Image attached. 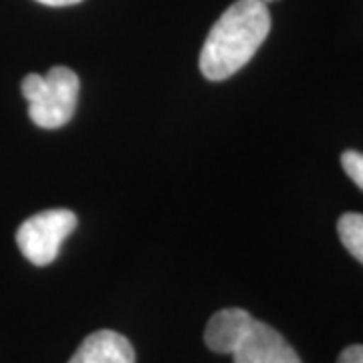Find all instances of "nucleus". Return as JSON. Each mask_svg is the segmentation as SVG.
I'll list each match as a JSON object with an SVG mask.
<instances>
[{"mask_svg":"<svg viewBox=\"0 0 363 363\" xmlns=\"http://www.w3.org/2000/svg\"><path fill=\"white\" fill-rule=\"evenodd\" d=\"M77 228L75 212L65 208L45 210L26 218L16 230V245L25 259L37 267H47L59 257L61 245Z\"/></svg>","mask_w":363,"mask_h":363,"instance_id":"obj_3","label":"nucleus"},{"mask_svg":"<svg viewBox=\"0 0 363 363\" xmlns=\"http://www.w3.org/2000/svg\"><path fill=\"white\" fill-rule=\"evenodd\" d=\"M262 2H264V4H269V2H272V0H262Z\"/></svg>","mask_w":363,"mask_h":363,"instance_id":"obj_11","label":"nucleus"},{"mask_svg":"<svg viewBox=\"0 0 363 363\" xmlns=\"http://www.w3.org/2000/svg\"><path fill=\"white\" fill-rule=\"evenodd\" d=\"M337 363H363V345H350L341 351Z\"/></svg>","mask_w":363,"mask_h":363,"instance_id":"obj_9","label":"nucleus"},{"mask_svg":"<svg viewBox=\"0 0 363 363\" xmlns=\"http://www.w3.org/2000/svg\"><path fill=\"white\" fill-rule=\"evenodd\" d=\"M230 355L234 363H301L291 343L271 325L257 321L255 317Z\"/></svg>","mask_w":363,"mask_h":363,"instance_id":"obj_4","label":"nucleus"},{"mask_svg":"<svg viewBox=\"0 0 363 363\" xmlns=\"http://www.w3.org/2000/svg\"><path fill=\"white\" fill-rule=\"evenodd\" d=\"M341 166L345 169V174L350 176L351 180L355 182L357 188L363 190V154L355 152V150H347L341 156Z\"/></svg>","mask_w":363,"mask_h":363,"instance_id":"obj_8","label":"nucleus"},{"mask_svg":"<svg viewBox=\"0 0 363 363\" xmlns=\"http://www.w3.org/2000/svg\"><path fill=\"white\" fill-rule=\"evenodd\" d=\"M40 4H47V6H71V4H77L81 0H37Z\"/></svg>","mask_w":363,"mask_h":363,"instance_id":"obj_10","label":"nucleus"},{"mask_svg":"<svg viewBox=\"0 0 363 363\" xmlns=\"http://www.w3.org/2000/svg\"><path fill=\"white\" fill-rule=\"evenodd\" d=\"M81 83L69 67H52L47 75L30 73L23 81L28 116L43 130H59L75 116Z\"/></svg>","mask_w":363,"mask_h":363,"instance_id":"obj_2","label":"nucleus"},{"mask_svg":"<svg viewBox=\"0 0 363 363\" xmlns=\"http://www.w3.org/2000/svg\"><path fill=\"white\" fill-rule=\"evenodd\" d=\"M250 321H252V315L245 309H238V307L214 313L208 321L206 331H204V341H206L208 350H212L214 353L230 355L234 345L242 337Z\"/></svg>","mask_w":363,"mask_h":363,"instance_id":"obj_6","label":"nucleus"},{"mask_svg":"<svg viewBox=\"0 0 363 363\" xmlns=\"http://www.w3.org/2000/svg\"><path fill=\"white\" fill-rule=\"evenodd\" d=\"M69 363H135V351L121 333L101 329L83 339Z\"/></svg>","mask_w":363,"mask_h":363,"instance_id":"obj_5","label":"nucleus"},{"mask_svg":"<svg viewBox=\"0 0 363 363\" xmlns=\"http://www.w3.org/2000/svg\"><path fill=\"white\" fill-rule=\"evenodd\" d=\"M337 233L343 247L351 252V257L363 264V214L347 212L337 222Z\"/></svg>","mask_w":363,"mask_h":363,"instance_id":"obj_7","label":"nucleus"},{"mask_svg":"<svg viewBox=\"0 0 363 363\" xmlns=\"http://www.w3.org/2000/svg\"><path fill=\"white\" fill-rule=\"evenodd\" d=\"M271 30V14L262 0H236L210 28L200 52V71L208 81L238 73L259 51Z\"/></svg>","mask_w":363,"mask_h":363,"instance_id":"obj_1","label":"nucleus"}]
</instances>
